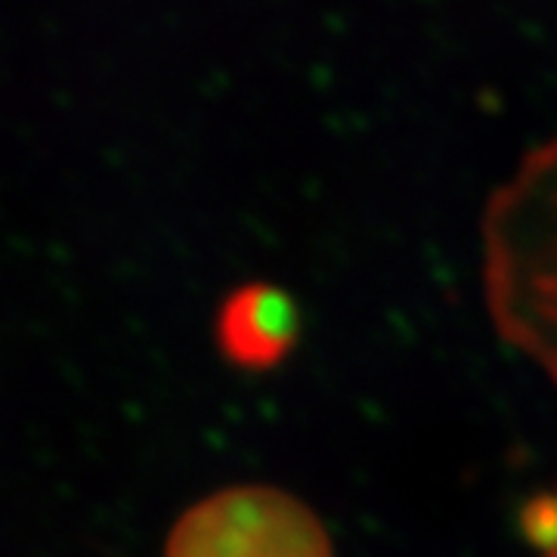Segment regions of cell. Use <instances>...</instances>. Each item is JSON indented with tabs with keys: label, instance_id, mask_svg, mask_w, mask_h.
I'll return each mask as SVG.
<instances>
[{
	"label": "cell",
	"instance_id": "obj_1",
	"mask_svg": "<svg viewBox=\"0 0 557 557\" xmlns=\"http://www.w3.org/2000/svg\"><path fill=\"white\" fill-rule=\"evenodd\" d=\"M478 278L496 338L557 391V134L490 193Z\"/></svg>",
	"mask_w": 557,
	"mask_h": 557
},
{
	"label": "cell",
	"instance_id": "obj_3",
	"mask_svg": "<svg viewBox=\"0 0 557 557\" xmlns=\"http://www.w3.org/2000/svg\"><path fill=\"white\" fill-rule=\"evenodd\" d=\"M220 347L245 369H267L282 359L298 335L292 300L270 285H245L220 310Z\"/></svg>",
	"mask_w": 557,
	"mask_h": 557
},
{
	"label": "cell",
	"instance_id": "obj_2",
	"mask_svg": "<svg viewBox=\"0 0 557 557\" xmlns=\"http://www.w3.org/2000/svg\"><path fill=\"white\" fill-rule=\"evenodd\" d=\"M164 557H335L319 515L298 496L242 483L218 490L174 523Z\"/></svg>",
	"mask_w": 557,
	"mask_h": 557
},
{
	"label": "cell",
	"instance_id": "obj_4",
	"mask_svg": "<svg viewBox=\"0 0 557 557\" xmlns=\"http://www.w3.org/2000/svg\"><path fill=\"white\" fill-rule=\"evenodd\" d=\"M520 536L533 557H557V480L523 502Z\"/></svg>",
	"mask_w": 557,
	"mask_h": 557
}]
</instances>
